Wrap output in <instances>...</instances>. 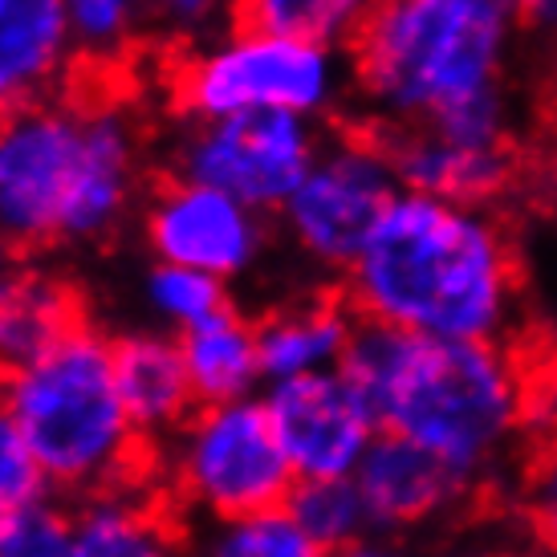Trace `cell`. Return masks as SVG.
Here are the masks:
<instances>
[{
    "label": "cell",
    "instance_id": "cell-30",
    "mask_svg": "<svg viewBox=\"0 0 557 557\" xmlns=\"http://www.w3.org/2000/svg\"><path fill=\"white\" fill-rule=\"evenodd\" d=\"M517 9H521L529 37L557 46V0H517Z\"/></svg>",
    "mask_w": 557,
    "mask_h": 557
},
{
    "label": "cell",
    "instance_id": "cell-2",
    "mask_svg": "<svg viewBox=\"0 0 557 557\" xmlns=\"http://www.w3.org/2000/svg\"><path fill=\"white\" fill-rule=\"evenodd\" d=\"M379 428L472 484H488L529 435L525 358L512 342L419 338L387 325H358L342 362Z\"/></svg>",
    "mask_w": 557,
    "mask_h": 557
},
{
    "label": "cell",
    "instance_id": "cell-17",
    "mask_svg": "<svg viewBox=\"0 0 557 557\" xmlns=\"http://www.w3.org/2000/svg\"><path fill=\"white\" fill-rule=\"evenodd\" d=\"M74 62L62 0H0V119L46 102Z\"/></svg>",
    "mask_w": 557,
    "mask_h": 557
},
{
    "label": "cell",
    "instance_id": "cell-33",
    "mask_svg": "<svg viewBox=\"0 0 557 557\" xmlns=\"http://www.w3.org/2000/svg\"><path fill=\"white\" fill-rule=\"evenodd\" d=\"M533 175H537V184H542L545 200L557 208V139H545L542 156H537V171H533Z\"/></svg>",
    "mask_w": 557,
    "mask_h": 557
},
{
    "label": "cell",
    "instance_id": "cell-3",
    "mask_svg": "<svg viewBox=\"0 0 557 557\" xmlns=\"http://www.w3.org/2000/svg\"><path fill=\"white\" fill-rule=\"evenodd\" d=\"M529 29L517 0H379L350 46L362 126L403 135L517 90Z\"/></svg>",
    "mask_w": 557,
    "mask_h": 557
},
{
    "label": "cell",
    "instance_id": "cell-34",
    "mask_svg": "<svg viewBox=\"0 0 557 557\" xmlns=\"http://www.w3.org/2000/svg\"><path fill=\"white\" fill-rule=\"evenodd\" d=\"M465 557H521V554H509V549H476V554H465Z\"/></svg>",
    "mask_w": 557,
    "mask_h": 557
},
{
    "label": "cell",
    "instance_id": "cell-6",
    "mask_svg": "<svg viewBox=\"0 0 557 557\" xmlns=\"http://www.w3.org/2000/svg\"><path fill=\"white\" fill-rule=\"evenodd\" d=\"M355 102L350 53L313 46L252 25H233L200 41L171 70V107L184 123H216L236 114H297L330 123Z\"/></svg>",
    "mask_w": 557,
    "mask_h": 557
},
{
    "label": "cell",
    "instance_id": "cell-23",
    "mask_svg": "<svg viewBox=\"0 0 557 557\" xmlns=\"http://www.w3.org/2000/svg\"><path fill=\"white\" fill-rule=\"evenodd\" d=\"M191 557H330L289 509L257 512L240 521H220L191 542Z\"/></svg>",
    "mask_w": 557,
    "mask_h": 557
},
{
    "label": "cell",
    "instance_id": "cell-32",
    "mask_svg": "<svg viewBox=\"0 0 557 557\" xmlns=\"http://www.w3.org/2000/svg\"><path fill=\"white\" fill-rule=\"evenodd\" d=\"M542 123H545V139H557V49H554V62L545 70L542 82Z\"/></svg>",
    "mask_w": 557,
    "mask_h": 557
},
{
    "label": "cell",
    "instance_id": "cell-28",
    "mask_svg": "<svg viewBox=\"0 0 557 557\" xmlns=\"http://www.w3.org/2000/svg\"><path fill=\"white\" fill-rule=\"evenodd\" d=\"M525 419L529 435L557 448V342L525 358Z\"/></svg>",
    "mask_w": 557,
    "mask_h": 557
},
{
    "label": "cell",
    "instance_id": "cell-26",
    "mask_svg": "<svg viewBox=\"0 0 557 557\" xmlns=\"http://www.w3.org/2000/svg\"><path fill=\"white\" fill-rule=\"evenodd\" d=\"M41 496H49V484L33 460V448L16 423L13 407L4 399V387H0V512L33 505Z\"/></svg>",
    "mask_w": 557,
    "mask_h": 557
},
{
    "label": "cell",
    "instance_id": "cell-22",
    "mask_svg": "<svg viewBox=\"0 0 557 557\" xmlns=\"http://www.w3.org/2000/svg\"><path fill=\"white\" fill-rule=\"evenodd\" d=\"M74 53L86 62L114 65L139 46L151 21V0H62Z\"/></svg>",
    "mask_w": 557,
    "mask_h": 557
},
{
    "label": "cell",
    "instance_id": "cell-9",
    "mask_svg": "<svg viewBox=\"0 0 557 557\" xmlns=\"http://www.w3.org/2000/svg\"><path fill=\"white\" fill-rule=\"evenodd\" d=\"M330 126L297 114H236L184 123L171 147V175L216 187L261 216H277L322 151Z\"/></svg>",
    "mask_w": 557,
    "mask_h": 557
},
{
    "label": "cell",
    "instance_id": "cell-25",
    "mask_svg": "<svg viewBox=\"0 0 557 557\" xmlns=\"http://www.w3.org/2000/svg\"><path fill=\"white\" fill-rule=\"evenodd\" d=\"M74 525H78V505L53 493L0 512V557H70Z\"/></svg>",
    "mask_w": 557,
    "mask_h": 557
},
{
    "label": "cell",
    "instance_id": "cell-21",
    "mask_svg": "<svg viewBox=\"0 0 557 557\" xmlns=\"http://www.w3.org/2000/svg\"><path fill=\"white\" fill-rule=\"evenodd\" d=\"M285 509L294 512V521L325 554L334 557L342 549L358 545L362 537L374 533V521L367 512V500L358 493L355 480H313V484H297Z\"/></svg>",
    "mask_w": 557,
    "mask_h": 557
},
{
    "label": "cell",
    "instance_id": "cell-1",
    "mask_svg": "<svg viewBox=\"0 0 557 557\" xmlns=\"http://www.w3.org/2000/svg\"><path fill=\"white\" fill-rule=\"evenodd\" d=\"M358 322L419 338L512 342L525 322V269L505 208L403 191L342 277Z\"/></svg>",
    "mask_w": 557,
    "mask_h": 557
},
{
    "label": "cell",
    "instance_id": "cell-16",
    "mask_svg": "<svg viewBox=\"0 0 557 557\" xmlns=\"http://www.w3.org/2000/svg\"><path fill=\"white\" fill-rule=\"evenodd\" d=\"M358 313L346 306L342 294L294 297L257 322L264 383H289L306 374L342 371L358 334Z\"/></svg>",
    "mask_w": 557,
    "mask_h": 557
},
{
    "label": "cell",
    "instance_id": "cell-13",
    "mask_svg": "<svg viewBox=\"0 0 557 557\" xmlns=\"http://www.w3.org/2000/svg\"><path fill=\"white\" fill-rule=\"evenodd\" d=\"M355 484L367 500L374 533L403 537V542H407V533L456 517L468 496L476 493V484L460 476L456 468L391 432L379 435L371 456L355 472Z\"/></svg>",
    "mask_w": 557,
    "mask_h": 557
},
{
    "label": "cell",
    "instance_id": "cell-14",
    "mask_svg": "<svg viewBox=\"0 0 557 557\" xmlns=\"http://www.w3.org/2000/svg\"><path fill=\"white\" fill-rule=\"evenodd\" d=\"M191 517L168 484L82 500L70 557H191Z\"/></svg>",
    "mask_w": 557,
    "mask_h": 557
},
{
    "label": "cell",
    "instance_id": "cell-18",
    "mask_svg": "<svg viewBox=\"0 0 557 557\" xmlns=\"http://www.w3.org/2000/svg\"><path fill=\"white\" fill-rule=\"evenodd\" d=\"M114 379L135 432L163 448L187 419L200 411L187 379L180 338L168 334H123L114 338Z\"/></svg>",
    "mask_w": 557,
    "mask_h": 557
},
{
    "label": "cell",
    "instance_id": "cell-24",
    "mask_svg": "<svg viewBox=\"0 0 557 557\" xmlns=\"http://www.w3.org/2000/svg\"><path fill=\"white\" fill-rule=\"evenodd\" d=\"M143 294H147V306L156 310V318H163L180 334L233 306L224 281L196 273V269H184V264H163V261L151 264V273L143 281Z\"/></svg>",
    "mask_w": 557,
    "mask_h": 557
},
{
    "label": "cell",
    "instance_id": "cell-11",
    "mask_svg": "<svg viewBox=\"0 0 557 557\" xmlns=\"http://www.w3.org/2000/svg\"><path fill=\"white\" fill-rule=\"evenodd\" d=\"M143 240L156 261L184 264L228 285L261 264L269 248V216L216 187L171 175L147 200Z\"/></svg>",
    "mask_w": 557,
    "mask_h": 557
},
{
    "label": "cell",
    "instance_id": "cell-29",
    "mask_svg": "<svg viewBox=\"0 0 557 557\" xmlns=\"http://www.w3.org/2000/svg\"><path fill=\"white\" fill-rule=\"evenodd\" d=\"M151 13L180 37L212 41L236 25V0H151Z\"/></svg>",
    "mask_w": 557,
    "mask_h": 557
},
{
    "label": "cell",
    "instance_id": "cell-4",
    "mask_svg": "<svg viewBox=\"0 0 557 557\" xmlns=\"http://www.w3.org/2000/svg\"><path fill=\"white\" fill-rule=\"evenodd\" d=\"M139 191V131L114 102L46 98L0 119V240L98 245Z\"/></svg>",
    "mask_w": 557,
    "mask_h": 557
},
{
    "label": "cell",
    "instance_id": "cell-5",
    "mask_svg": "<svg viewBox=\"0 0 557 557\" xmlns=\"http://www.w3.org/2000/svg\"><path fill=\"white\" fill-rule=\"evenodd\" d=\"M49 493L82 505L163 480V448L135 432L114 379V338L82 325L4 387Z\"/></svg>",
    "mask_w": 557,
    "mask_h": 557
},
{
    "label": "cell",
    "instance_id": "cell-10",
    "mask_svg": "<svg viewBox=\"0 0 557 557\" xmlns=\"http://www.w3.org/2000/svg\"><path fill=\"white\" fill-rule=\"evenodd\" d=\"M297 484L355 480L379 444V416L346 371L273 383L261 395Z\"/></svg>",
    "mask_w": 557,
    "mask_h": 557
},
{
    "label": "cell",
    "instance_id": "cell-8",
    "mask_svg": "<svg viewBox=\"0 0 557 557\" xmlns=\"http://www.w3.org/2000/svg\"><path fill=\"white\" fill-rule=\"evenodd\" d=\"M403 196L391 139L371 126L330 131L306 180L277 212L285 240L318 273L346 277L391 203Z\"/></svg>",
    "mask_w": 557,
    "mask_h": 557
},
{
    "label": "cell",
    "instance_id": "cell-27",
    "mask_svg": "<svg viewBox=\"0 0 557 557\" xmlns=\"http://www.w3.org/2000/svg\"><path fill=\"white\" fill-rule=\"evenodd\" d=\"M521 509L545 554L557 557V448H545L525 472Z\"/></svg>",
    "mask_w": 557,
    "mask_h": 557
},
{
    "label": "cell",
    "instance_id": "cell-15",
    "mask_svg": "<svg viewBox=\"0 0 557 557\" xmlns=\"http://www.w3.org/2000/svg\"><path fill=\"white\" fill-rule=\"evenodd\" d=\"M86 322L78 285L49 269H4L0 273V387L58 350Z\"/></svg>",
    "mask_w": 557,
    "mask_h": 557
},
{
    "label": "cell",
    "instance_id": "cell-12",
    "mask_svg": "<svg viewBox=\"0 0 557 557\" xmlns=\"http://www.w3.org/2000/svg\"><path fill=\"white\" fill-rule=\"evenodd\" d=\"M391 151L403 191L472 203V208L509 203L529 175L525 143H480L423 126L391 135Z\"/></svg>",
    "mask_w": 557,
    "mask_h": 557
},
{
    "label": "cell",
    "instance_id": "cell-19",
    "mask_svg": "<svg viewBox=\"0 0 557 557\" xmlns=\"http://www.w3.org/2000/svg\"><path fill=\"white\" fill-rule=\"evenodd\" d=\"M175 338H180V355H184L187 379H191L200 407L252 399V391L264 383L257 322H248L236 306Z\"/></svg>",
    "mask_w": 557,
    "mask_h": 557
},
{
    "label": "cell",
    "instance_id": "cell-31",
    "mask_svg": "<svg viewBox=\"0 0 557 557\" xmlns=\"http://www.w3.org/2000/svg\"><path fill=\"white\" fill-rule=\"evenodd\" d=\"M334 557H428V554L416 549V545H407L403 537L371 533V537H362L358 545H350V549H342V554H334Z\"/></svg>",
    "mask_w": 557,
    "mask_h": 557
},
{
    "label": "cell",
    "instance_id": "cell-7",
    "mask_svg": "<svg viewBox=\"0 0 557 557\" xmlns=\"http://www.w3.org/2000/svg\"><path fill=\"white\" fill-rule=\"evenodd\" d=\"M163 484L175 505L196 521H240L285 509L297 476L281 448L264 399L200 407L163 444Z\"/></svg>",
    "mask_w": 557,
    "mask_h": 557
},
{
    "label": "cell",
    "instance_id": "cell-20",
    "mask_svg": "<svg viewBox=\"0 0 557 557\" xmlns=\"http://www.w3.org/2000/svg\"><path fill=\"white\" fill-rule=\"evenodd\" d=\"M374 9L379 0H236V25L350 53Z\"/></svg>",
    "mask_w": 557,
    "mask_h": 557
}]
</instances>
